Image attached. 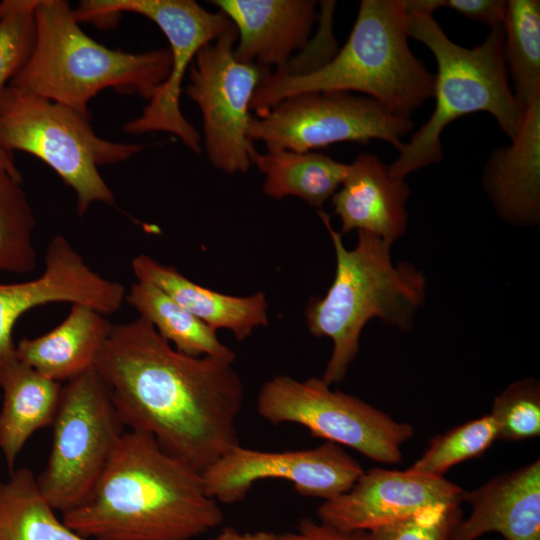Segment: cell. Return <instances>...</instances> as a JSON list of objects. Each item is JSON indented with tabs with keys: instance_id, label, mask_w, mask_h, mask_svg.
<instances>
[{
	"instance_id": "obj_1",
	"label": "cell",
	"mask_w": 540,
	"mask_h": 540,
	"mask_svg": "<svg viewBox=\"0 0 540 540\" xmlns=\"http://www.w3.org/2000/svg\"><path fill=\"white\" fill-rule=\"evenodd\" d=\"M233 362L183 354L138 317L112 326L94 368L124 427L202 473L240 445L244 389Z\"/></svg>"
},
{
	"instance_id": "obj_2",
	"label": "cell",
	"mask_w": 540,
	"mask_h": 540,
	"mask_svg": "<svg viewBox=\"0 0 540 540\" xmlns=\"http://www.w3.org/2000/svg\"><path fill=\"white\" fill-rule=\"evenodd\" d=\"M223 518L201 473L132 430L121 435L85 500L62 514L87 540H191Z\"/></svg>"
},
{
	"instance_id": "obj_3",
	"label": "cell",
	"mask_w": 540,
	"mask_h": 540,
	"mask_svg": "<svg viewBox=\"0 0 540 540\" xmlns=\"http://www.w3.org/2000/svg\"><path fill=\"white\" fill-rule=\"evenodd\" d=\"M405 0H362L344 46L308 71L270 70L251 100L261 114L281 100L309 92H359L390 111L411 114L433 97L435 74L408 44Z\"/></svg>"
},
{
	"instance_id": "obj_4",
	"label": "cell",
	"mask_w": 540,
	"mask_h": 540,
	"mask_svg": "<svg viewBox=\"0 0 540 540\" xmlns=\"http://www.w3.org/2000/svg\"><path fill=\"white\" fill-rule=\"evenodd\" d=\"M318 215L330 234L336 256L334 280L323 298L312 299L305 317L310 333L332 340L333 350L322 380L331 385L342 381L359 352L366 323L379 318L386 325L407 331L426 295V278L412 264H393L391 244L364 231L348 250L330 216Z\"/></svg>"
},
{
	"instance_id": "obj_5",
	"label": "cell",
	"mask_w": 540,
	"mask_h": 540,
	"mask_svg": "<svg viewBox=\"0 0 540 540\" xmlns=\"http://www.w3.org/2000/svg\"><path fill=\"white\" fill-rule=\"evenodd\" d=\"M30 55L9 85L89 117L88 104L112 88L147 101L167 79L168 49L127 52L95 41L80 27L65 0H37Z\"/></svg>"
},
{
	"instance_id": "obj_6",
	"label": "cell",
	"mask_w": 540,
	"mask_h": 540,
	"mask_svg": "<svg viewBox=\"0 0 540 540\" xmlns=\"http://www.w3.org/2000/svg\"><path fill=\"white\" fill-rule=\"evenodd\" d=\"M408 36L433 54L435 107L430 118L398 150L388 169L404 179L437 164L443 156L441 134L454 120L475 112L489 113L510 139L517 134L525 107L508 81L502 25L490 28L484 41L472 49L454 43L433 15L407 13Z\"/></svg>"
},
{
	"instance_id": "obj_7",
	"label": "cell",
	"mask_w": 540,
	"mask_h": 540,
	"mask_svg": "<svg viewBox=\"0 0 540 540\" xmlns=\"http://www.w3.org/2000/svg\"><path fill=\"white\" fill-rule=\"evenodd\" d=\"M0 149L10 156L22 151L47 164L74 191L83 216L94 203L115 202L99 167L124 162L143 146L101 138L89 117L8 85L0 95Z\"/></svg>"
},
{
	"instance_id": "obj_8",
	"label": "cell",
	"mask_w": 540,
	"mask_h": 540,
	"mask_svg": "<svg viewBox=\"0 0 540 540\" xmlns=\"http://www.w3.org/2000/svg\"><path fill=\"white\" fill-rule=\"evenodd\" d=\"M51 426L50 455L37 480L51 506L63 514L85 500L124 433L94 367L62 384Z\"/></svg>"
},
{
	"instance_id": "obj_9",
	"label": "cell",
	"mask_w": 540,
	"mask_h": 540,
	"mask_svg": "<svg viewBox=\"0 0 540 540\" xmlns=\"http://www.w3.org/2000/svg\"><path fill=\"white\" fill-rule=\"evenodd\" d=\"M122 12L136 13L154 22L169 42L172 60L167 79L141 114L124 124V131L170 133L189 150L201 154V135L181 111L182 84L198 51L232 22L222 12L208 11L193 0H84L74 9L79 23L99 26H108Z\"/></svg>"
},
{
	"instance_id": "obj_10",
	"label": "cell",
	"mask_w": 540,
	"mask_h": 540,
	"mask_svg": "<svg viewBox=\"0 0 540 540\" xmlns=\"http://www.w3.org/2000/svg\"><path fill=\"white\" fill-rule=\"evenodd\" d=\"M257 411L270 424L301 425L315 437L384 464L401 463L402 446L414 435L410 423L397 421L356 396L330 389L322 378L272 377L260 389Z\"/></svg>"
},
{
	"instance_id": "obj_11",
	"label": "cell",
	"mask_w": 540,
	"mask_h": 540,
	"mask_svg": "<svg viewBox=\"0 0 540 540\" xmlns=\"http://www.w3.org/2000/svg\"><path fill=\"white\" fill-rule=\"evenodd\" d=\"M410 117L379 102L342 91L309 92L281 100L252 118L247 136L267 150L309 152L339 142L378 139L399 150L412 131Z\"/></svg>"
},
{
	"instance_id": "obj_12",
	"label": "cell",
	"mask_w": 540,
	"mask_h": 540,
	"mask_svg": "<svg viewBox=\"0 0 540 540\" xmlns=\"http://www.w3.org/2000/svg\"><path fill=\"white\" fill-rule=\"evenodd\" d=\"M237 31L231 24L196 54L188 71L186 95L199 108L204 148L216 169L246 173L258 152L247 136L250 104L269 70L239 61L234 55Z\"/></svg>"
},
{
	"instance_id": "obj_13",
	"label": "cell",
	"mask_w": 540,
	"mask_h": 540,
	"mask_svg": "<svg viewBox=\"0 0 540 540\" xmlns=\"http://www.w3.org/2000/svg\"><path fill=\"white\" fill-rule=\"evenodd\" d=\"M364 472L360 463L333 442L308 449L267 452L238 445L202 474L206 493L218 503L245 499L254 483L282 479L303 497L328 501L347 492Z\"/></svg>"
},
{
	"instance_id": "obj_14",
	"label": "cell",
	"mask_w": 540,
	"mask_h": 540,
	"mask_svg": "<svg viewBox=\"0 0 540 540\" xmlns=\"http://www.w3.org/2000/svg\"><path fill=\"white\" fill-rule=\"evenodd\" d=\"M125 296L123 284L91 269L68 239L54 236L39 277L0 283V371L17 358L13 328L25 312L47 303L70 302L109 315L121 308Z\"/></svg>"
},
{
	"instance_id": "obj_15",
	"label": "cell",
	"mask_w": 540,
	"mask_h": 540,
	"mask_svg": "<svg viewBox=\"0 0 540 540\" xmlns=\"http://www.w3.org/2000/svg\"><path fill=\"white\" fill-rule=\"evenodd\" d=\"M464 490L445 477L373 468L340 496L323 501L318 520L342 531H370L429 506L463 503Z\"/></svg>"
},
{
	"instance_id": "obj_16",
	"label": "cell",
	"mask_w": 540,
	"mask_h": 540,
	"mask_svg": "<svg viewBox=\"0 0 540 540\" xmlns=\"http://www.w3.org/2000/svg\"><path fill=\"white\" fill-rule=\"evenodd\" d=\"M237 31L235 57L262 69L288 67L292 54L308 45L318 18L312 0H212Z\"/></svg>"
},
{
	"instance_id": "obj_17",
	"label": "cell",
	"mask_w": 540,
	"mask_h": 540,
	"mask_svg": "<svg viewBox=\"0 0 540 540\" xmlns=\"http://www.w3.org/2000/svg\"><path fill=\"white\" fill-rule=\"evenodd\" d=\"M470 514L454 528L450 540H477L496 532L506 540H540V461L496 476L464 491Z\"/></svg>"
},
{
	"instance_id": "obj_18",
	"label": "cell",
	"mask_w": 540,
	"mask_h": 540,
	"mask_svg": "<svg viewBox=\"0 0 540 540\" xmlns=\"http://www.w3.org/2000/svg\"><path fill=\"white\" fill-rule=\"evenodd\" d=\"M482 183L500 218L518 226L540 220V98L525 107L511 144L489 154Z\"/></svg>"
},
{
	"instance_id": "obj_19",
	"label": "cell",
	"mask_w": 540,
	"mask_h": 540,
	"mask_svg": "<svg viewBox=\"0 0 540 540\" xmlns=\"http://www.w3.org/2000/svg\"><path fill=\"white\" fill-rule=\"evenodd\" d=\"M409 195L404 179L392 176L376 155L362 153L348 164L331 202L342 233L364 231L392 245L407 229Z\"/></svg>"
},
{
	"instance_id": "obj_20",
	"label": "cell",
	"mask_w": 540,
	"mask_h": 540,
	"mask_svg": "<svg viewBox=\"0 0 540 540\" xmlns=\"http://www.w3.org/2000/svg\"><path fill=\"white\" fill-rule=\"evenodd\" d=\"M131 267L137 281L156 285L214 330L232 331L238 341L248 338L255 328L268 325L263 292L244 297L223 294L194 283L175 267L146 254L134 257Z\"/></svg>"
},
{
	"instance_id": "obj_21",
	"label": "cell",
	"mask_w": 540,
	"mask_h": 540,
	"mask_svg": "<svg viewBox=\"0 0 540 540\" xmlns=\"http://www.w3.org/2000/svg\"><path fill=\"white\" fill-rule=\"evenodd\" d=\"M106 316L86 305L73 304L54 329L21 339L16 344V357L51 380L67 382L94 367L113 326Z\"/></svg>"
},
{
	"instance_id": "obj_22",
	"label": "cell",
	"mask_w": 540,
	"mask_h": 540,
	"mask_svg": "<svg viewBox=\"0 0 540 540\" xmlns=\"http://www.w3.org/2000/svg\"><path fill=\"white\" fill-rule=\"evenodd\" d=\"M0 388V452L11 472L30 437L52 425L62 383L16 358L0 371Z\"/></svg>"
},
{
	"instance_id": "obj_23",
	"label": "cell",
	"mask_w": 540,
	"mask_h": 540,
	"mask_svg": "<svg viewBox=\"0 0 540 540\" xmlns=\"http://www.w3.org/2000/svg\"><path fill=\"white\" fill-rule=\"evenodd\" d=\"M253 164L265 175L263 191L274 199L298 197L320 208L342 184L348 164L319 152H257Z\"/></svg>"
},
{
	"instance_id": "obj_24",
	"label": "cell",
	"mask_w": 540,
	"mask_h": 540,
	"mask_svg": "<svg viewBox=\"0 0 540 540\" xmlns=\"http://www.w3.org/2000/svg\"><path fill=\"white\" fill-rule=\"evenodd\" d=\"M125 302L147 320L174 348L193 357L214 356L235 360V353L221 343L216 330L195 317L156 285L137 281L126 293Z\"/></svg>"
},
{
	"instance_id": "obj_25",
	"label": "cell",
	"mask_w": 540,
	"mask_h": 540,
	"mask_svg": "<svg viewBox=\"0 0 540 540\" xmlns=\"http://www.w3.org/2000/svg\"><path fill=\"white\" fill-rule=\"evenodd\" d=\"M28 468L0 480V540H87L68 528Z\"/></svg>"
},
{
	"instance_id": "obj_26",
	"label": "cell",
	"mask_w": 540,
	"mask_h": 540,
	"mask_svg": "<svg viewBox=\"0 0 540 540\" xmlns=\"http://www.w3.org/2000/svg\"><path fill=\"white\" fill-rule=\"evenodd\" d=\"M504 58L513 92L526 107L540 98V2L508 0L502 23Z\"/></svg>"
},
{
	"instance_id": "obj_27",
	"label": "cell",
	"mask_w": 540,
	"mask_h": 540,
	"mask_svg": "<svg viewBox=\"0 0 540 540\" xmlns=\"http://www.w3.org/2000/svg\"><path fill=\"white\" fill-rule=\"evenodd\" d=\"M35 217L21 181L0 168V271L27 274L34 270Z\"/></svg>"
},
{
	"instance_id": "obj_28",
	"label": "cell",
	"mask_w": 540,
	"mask_h": 540,
	"mask_svg": "<svg viewBox=\"0 0 540 540\" xmlns=\"http://www.w3.org/2000/svg\"><path fill=\"white\" fill-rule=\"evenodd\" d=\"M496 440V424L490 414H485L433 437L423 454L407 470L444 477L453 466L482 456Z\"/></svg>"
},
{
	"instance_id": "obj_29",
	"label": "cell",
	"mask_w": 540,
	"mask_h": 540,
	"mask_svg": "<svg viewBox=\"0 0 540 540\" xmlns=\"http://www.w3.org/2000/svg\"><path fill=\"white\" fill-rule=\"evenodd\" d=\"M37 0H5L0 3V95L28 59L35 38L34 10ZM0 165L22 182L12 156L0 149Z\"/></svg>"
},
{
	"instance_id": "obj_30",
	"label": "cell",
	"mask_w": 540,
	"mask_h": 540,
	"mask_svg": "<svg viewBox=\"0 0 540 540\" xmlns=\"http://www.w3.org/2000/svg\"><path fill=\"white\" fill-rule=\"evenodd\" d=\"M498 440L523 441L540 435V383L525 378L511 383L493 401L489 413Z\"/></svg>"
},
{
	"instance_id": "obj_31",
	"label": "cell",
	"mask_w": 540,
	"mask_h": 540,
	"mask_svg": "<svg viewBox=\"0 0 540 540\" xmlns=\"http://www.w3.org/2000/svg\"><path fill=\"white\" fill-rule=\"evenodd\" d=\"M462 518L460 505L439 504L366 532L369 540H450Z\"/></svg>"
},
{
	"instance_id": "obj_32",
	"label": "cell",
	"mask_w": 540,
	"mask_h": 540,
	"mask_svg": "<svg viewBox=\"0 0 540 540\" xmlns=\"http://www.w3.org/2000/svg\"><path fill=\"white\" fill-rule=\"evenodd\" d=\"M276 540H369L366 531H342L311 518H302L293 531L277 534Z\"/></svg>"
},
{
	"instance_id": "obj_33",
	"label": "cell",
	"mask_w": 540,
	"mask_h": 540,
	"mask_svg": "<svg viewBox=\"0 0 540 540\" xmlns=\"http://www.w3.org/2000/svg\"><path fill=\"white\" fill-rule=\"evenodd\" d=\"M444 7H449L470 20L481 22L493 28L503 23L506 1L444 0Z\"/></svg>"
},
{
	"instance_id": "obj_34",
	"label": "cell",
	"mask_w": 540,
	"mask_h": 540,
	"mask_svg": "<svg viewBox=\"0 0 540 540\" xmlns=\"http://www.w3.org/2000/svg\"><path fill=\"white\" fill-rule=\"evenodd\" d=\"M277 534L269 531L239 532L233 527L224 528L212 540H276Z\"/></svg>"
},
{
	"instance_id": "obj_35",
	"label": "cell",
	"mask_w": 540,
	"mask_h": 540,
	"mask_svg": "<svg viewBox=\"0 0 540 540\" xmlns=\"http://www.w3.org/2000/svg\"><path fill=\"white\" fill-rule=\"evenodd\" d=\"M407 13L433 15V12L444 7V0H405Z\"/></svg>"
},
{
	"instance_id": "obj_36",
	"label": "cell",
	"mask_w": 540,
	"mask_h": 540,
	"mask_svg": "<svg viewBox=\"0 0 540 540\" xmlns=\"http://www.w3.org/2000/svg\"><path fill=\"white\" fill-rule=\"evenodd\" d=\"M0 168H3L1 165H0ZM4 169V168H3Z\"/></svg>"
}]
</instances>
